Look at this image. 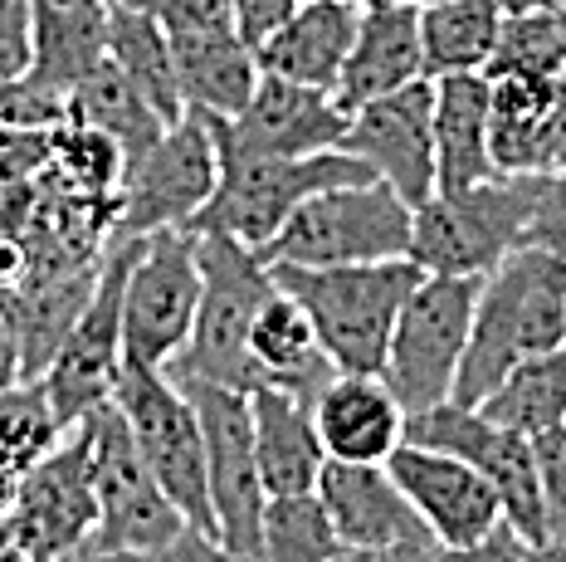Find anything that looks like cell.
Instances as JSON below:
<instances>
[{
  "instance_id": "cell-1",
  "label": "cell",
  "mask_w": 566,
  "mask_h": 562,
  "mask_svg": "<svg viewBox=\"0 0 566 562\" xmlns=\"http://www.w3.org/2000/svg\"><path fill=\"white\" fill-rule=\"evenodd\" d=\"M566 343V260L542 244H517L499 269L483 274L469 347L459 362V406H483L517 362Z\"/></svg>"
},
{
  "instance_id": "cell-2",
  "label": "cell",
  "mask_w": 566,
  "mask_h": 562,
  "mask_svg": "<svg viewBox=\"0 0 566 562\" xmlns=\"http://www.w3.org/2000/svg\"><path fill=\"white\" fill-rule=\"evenodd\" d=\"M200 118H206L210 143H216V196L196 216L191 230H216V236H230L250 244V250L274 240L279 226L313 191L376 177L367 162L347 147L308 152V157H279V152L240 143L230 118H220V113H200Z\"/></svg>"
},
{
  "instance_id": "cell-3",
  "label": "cell",
  "mask_w": 566,
  "mask_h": 562,
  "mask_svg": "<svg viewBox=\"0 0 566 562\" xmlns=\"http://www.w3.org/2000/svg\"><path fill=\"white\" fill-rule=\"evenodd\" d=\"M274 279L308 313L317 343L337 372H381L391 327L424 269L410 254L367 264H269Z\"/></svg>"
},
{
  "instance_id": "cell-4",
  "label": "cell",
  "mask_w": 566,
  "mask_h": 562,
  "mask_svg": "<svg viewBox=\"0 0 566 562\" xmlns=\"http://www.w3.org/2000/svg\"><path fill=\"white\" fill-rule=\"evenodd\" d=\"M200 236V303L186 347L171 367H161L176 382H216L234 392H254V362H250V323L259 303L274 294V269L259 260L250 244L196 230Z\"/></svg>"
},
{
  "instance_id": "cell-5",
  "label": "cell",
  "mask_w": 566,
  "mask_h": 562,
  "mask_svg": "<svg viewBox=\"0 0 566 562\" xmlns=\"http://www.w3.org/2000/svg\"><path fill=\"white\" fill-rule=\"evenodd\" d=\"M537 171L489 177L464 191H434L410 210V260L424 274H489L527 236Z\"/></svg>"
},
{
  "instance_id": "cell-6",
  "label": "cell",
  "mask_w": 566,
  "mask_h": 562,
  "mask_svg": "<svg viewBox=\"0 0 566 562\" xmlns=\"http://www.w3.org/2000/svg\"><path fill=\"white\" fill-rule=\"evenodd\" d=\"M410 210L381 177L327 186L279 226L274 240L259 244L264 264H367L396 260L410 250Z\"/></svg>"
},
{
  "instance_id": "cell-7",
  "label": "cell",
  "mask_w": 566,
  "mask_h": 562,
  "mask_svg": "<svg viewBox=\"0 0 566 562\" xmlns=\"http://www.w3.org/2000/svg\"><path fill=\"white\" fill-rule=\"evenodd\" d=\"M479 289L483 274H424L410 289L381 362V382L406 406V416L430 412V406L454 396V377L479 309Z\"/></svg>"
},
{
  "instance_id": "cell-8",
  "label": "cell",
  "mask_w": 566,
  "mask_h": 562,
  "mask_svg": "<svg viewBox=\"0 0 566 562\" xmlns=\"http://www.w3.org/2000/svg\"><path fill=\"white\" fill-rule=\"evenodd\" d=\"M108 402L123 412L142 465L167 489V499L181 509V519L200 533H216V513H210V489H206V436H200V416L191 396L161 367L123 362Z\"/></svg>"
},
{
  "instance_id": "cell-9",
  "label": "cell",
  "mask_w": 566,
  "mask_h": 562,
  "mask_svg": "<svg viewBox=\"0 0 566 562\" xmlns=\"http://www.w3.org/2000/svg\"><path fill=\"white\" fill-rule=\"evenodd\" d=\"M176 386L191 396L200 416V436H206V489H210V513H216V538L234 558L259 562L269 489L254 455L250 392H234V386H216V382H176Z\"/></svg>"
},
{
  "instance_id": "cell-10",
  "label": "cell",
  "mask_w": 566,
  "mask_h": 562,
  "mask_svg": "<svg viewBox=\"0 0 566 562\" xmlns=\"http://www.w3.org/2000/svg\"><path fill=\"white\" fill-rule=\"evenodd\" d=\"M84 430L93 445V485H98V529H93L88 548H103V553L133 562L167 548L186 529V519L142 465L123 412L113 402H103L98 412L84 416Z\"/></svg>"
},
{
  "instance_id": "cell-11",
  "label": "cell",
  "mask_w": 566,
  "mask_h": 562,
  "mask_svg": "<svg viewBox=\"0 0 566 562\" xmlns=\"http://www.w3.org/2000/svg\"><path fill=\"white\" fill-rule=\"evenodd\" d=\"M200 303V236L191 226L142 236L123 289V362L171 367Z\"/></svg>"
},
{
  "instance_id": "cell-12",
  "label": "cell",
  "mask_w": 566,
  "mask_h": 562,
  "mask_svg": "<svg viewBox=\"0 0 566 562\" xmlns=\"http://www.w3.org/2000/svg\"><path fill=\"white\" fill-rule=\"evenodd\" d=\"M142 236H113L98 260V279L88 289V303L78 309L64 347L44 367V392L64 426H78L88 412H98L113 396V382L123 372V289L133 269Z\"/></svg>"
},
{
  "instance_id": "cell-13",
  "label": "cell",
  "mask_w": 566,
  "mask_h": 562,
  "mask_svg": "<svg viewBox=\"0 0 566 562\" xmlns=\"http://www.w3.org/2000/svg\"><path fill=\"white\" fill-rule=\"evenodd\" d=\"M406 440L434 445V450H450L459 460H469L493 485V495L503 503V519H509L517 533H527L533 543L552 538L533 436L493 420L483 406L440 402V406H430V412L406 416Z\"/></svg>"
},
{
  "instance_id": "cell-14",
  "label": "cell",
  "mask_w": 566,
  "mask_h": 562,
  "mask_svg": "<svg viewBox=\"0 0 566 562\" xmlns=\"http://www.w3.org/2000/svg\"><path fill=\"white\" fill-rule=\"evenodd\" d=\"M216 196V143L196 108H186L117 181L113 236H157L196 226Z\"/></svg>"
},
{
  "instance_id": "cell-15",
  "label": "cell",
  "mask_w": 566,
  "mask_h": 562,
  "mask_svg": "<svg viewBox=\"0 0 566 562\" xmlns=\"http://www.w3.org/2000/svg\"><path fill=\"white\" fill-rule=\"evenodd\" d=\"M342 147L357 152L406 206L434 196V79L371 98L352 113Z\"/></svg>"
},
{
  "instance_id": "cell-16",
  "label": "cell",
  "mask_w": 566,
  "mask_h": 562,
  "mask_svg": "<svg viewBox=\"0 0 566 562\" xmlns=\"http://www.w3.org/2000/svg\"><path fill=\"white\" fill-rule=\"evenodd\" d=\"M386 470L406 489V499L416 503L420 523L430 529V538L440 548L474 543V538H483L503 519V503L493 495V485L450 450L400 440L391 450V460H386Z\"/></svg>"
},
{
  "instance_id": "cell-17",
  "label": "cell",
  "mask_w": 566,
  "mask_h": 562,
  "mask_svg": "<svg viewBox=\"0 0 566 562\" xmlns=\"http://www.w3.org/2000/svg\"><path fill=\"white\" fill-rule=\"evenodd\" d=\"M317 499L342 548H440L386 465L327 460Z\"/></svg>"
},
{
  "instance_id": "cell-18",
  "label": "cell",
  "mask_w": 566,
  "mask_h": 562,
  "mask_svg": "<svg viewBox=\"0 0 566 562\" xmlns=\"http://www.w3.org/2000/svg\"><path fill=\"white\" fill-rule=\"evenodd\" d=\"M347 123L352 113L337 103V93L293 84V79L264 74V69H259V84L244 103V113L230 118L240 143L279 152V157H308V152L342 147Z\"/></svg>"
},
{
  "instance_id": "cell-19",
  "label": "cell",
  "mask_w": 566,
  "mask_h": 562,
  "mask_svg": "<svg viewBox=\"0 0 566 562\" xmlns=\"http://www.w3.org/2000/svg\"><path fill=\"white\" fill-rule=\"evenodd\" d=\"M313 426L327 460L347 465H386L406 440V406L391 396L381 372H337L317 392Z\"/></svg>"
},
{
  "instance_id": "cell-20",
  "label": "cell",
  "mask_w": 566,
  "mask_h": 562,
  "mask_svg": "<svg viewBox=\"0 0 566 562\" xmlns=\"http://www.w3.org/2000/svg\"><path fill=\"white\" fill-rule=\"evenodd\" d=\"M103 260V254H98ZM98 279V264L84 269H25V279L0 289V319L20 347V372L44 377V367L64 347L78 309L88 303V289Z\"/></svg>"
},
{
  "instance_id": "cell-21",
  "label": "cell",
  "mask_w": 566,
  "mask_h": 562,
  "mask_svg": "<svg viewBox=\"0 0 566 562\" xmlns=\"http://www.w3.org/2000/svg\"><path fill=\"white\" fill-rule=\"evenodd\" d=\"M424 79L420 50V6H376L361 10L357 40L347 50V64L337 74V103L357 113L361 103L386 98V93Z\"/></svg>"
},
{
  "instance_id": "cell-22",
  "label": "cell",
  "mask_w": 566,
  "mask_h": 562,
  "mask_svg": "<svg viewBox=\"0 0 566 562\" xmlns=\"http://www.w3.org/2000/svg\"><path fill=\"white\" fill-rule=\"evenodd\" d=\"M357 0H298V10L283 20V30H274L259 44L254 60L264 74L333 93L352 40H357Z\"/></svg>"
},
{
  "instance_id": "cell-23",
  "label": "cell",
  "mask_w": 566,
  "mask_h": 562,
  "mask_svg": "<svg viewBox=\"0 0 566 562\" xmlns=\"http://www.w3.org/2000/svg\"><path fill=\"white\" fill-rule=\"evenodd\" d=\"M250 416H254L259 475H264L269 499L313 495L327 465V450L313 426V402L283 392V386H254Z\"/></svg>"
},
{
  "instance_id": "cell-24",
  "label": "cell",
  "mask_w": 566,
  "mask_h": 562,
  "mask_svg": "<svg viewBox=\"0 0 566 562\" xmlns=\"http://www.w3.org/2000/svg\"><path fill=\"white\" fill-rule=\"evenodd\" d=\"M250 362H254L259 386H283V392L303 396V402H317V392L337 377L308 313L298 309V299L279 279H274V294L259 303L250 323Z\"/></svg>"
},
{
  "instance_id": "cell-25",
  "label": "cell",
  "mask_w": 566,
  "mask_h": 562,
  "mask_svg": "<svg viewBox=\"0 0 566 562\" xmlns=\"http://www.w3.org/2000/svg\"><path fill=\"white\" fill-rule=\"evenodd\" d=\"M499 177L489 152V79H434V191H464Z\"/></svg>"
},
{
  "instance_id": "cell-26",
  "label": "cell",
  "mask_w": 566,
  "mask_h": 562,
  "mask_svg": "<svg viewBox=\"0 0 566 562\" xmlns=\"http://www.w3.org/2000/svg\"><path fill=\"white\" fill-rule=\"evenodd\" d=\"M171 60H176V84H181L186 108L196 113H220L234 118L244 113L250 93L259 84V60L240 40V30H191L171 34Z\"/></svg>"
},
{
  "instance_id": "cell-27",
  "label": "cell",
  "mask_w": 566,
  "mask_h": 562,
  "mask_svg": "<svg viewBox=\"0 0 566 562\" xmlns=\"http://www.w3.org/2000/svg\"><path fill=\"white\" fill-rule=\"evenodd\" d=\"M34 6V79L69 98V89L108 60V0H30Z\"/></svg>"
},
{
  "instance_id": "cell-28",
  "label": "cell",
  "mask_w": 566,
  "mask_h": 562,
  "mask_svg": "<svg viewBox=\"0 0 566 562\" xmlns=\"http://www.w3.org/2000/svg\"><path fill=\"white\" fill-rule=\"evenodd\" d=\"M108 60L147 93V103L167 123L186 113L181 84H176L171 34L147 0H108Z\"/></svg>"
},
{
  "instance_id": "cell-29",
  "label": "cell",
  "mask_w": 566,
  "mask_h": 562,
  "mask_svg": "<svg viewBox=\"0 0 566 562\" xmlns=\"http://www.w3.org/2000/svg\"><path fill=\"white\" fill-rule=\"evenodd\" d=\"M503 30L499 0H424L420 6V50L424 79L483 74Z\"/></svg>"
},
{
  "instance_id": "cell-30",
  "label": "cell",
  "mask_w": 566,
  "mask_h": 562,
  "mask_svg": "<svg viewBox=\"0 0 566 562\" xmlns=\"http://www.w3.org/2000/svg\"><path fill=\"white\" fill-rule=\"evenodd\" d=\"M69 118H74V123H88V127H103V133H108L113 143L123 147L127 162H137L142 152H147V147L171 127V123L147 103V93H142L113 60H103V64L84 79V84L69 89Z\"/></svg>"
},
{
  "instance_id": "cell-31",
  "label": "cell",
  "mask_w": 566,
  "mask_h": 562,
  "mask_svg": "<svg viewBox=\"0 0 566 562\" xmlns=\"http://www.w3.org/2000/svg\"><path fill=\"white\" fill-rule=\"evenodd\" d=\"M552 93H557V79H489V152L499 177L537 171V137Z\"/></svg>"
},
{
  "instance_id": "cell-32",
  "label": "cell",
  "mask_w": 566,
  "mask_h": 562,
  "mask_svg": "<svg viewBox=\"0 0 566 562\" xmlns=\"http://www.w3.org/2000/svg\"><path fill=\"white\" fill-rule=\"evenodd\" d=\"M489 79H562L566 74V10L562 6H527L509 10L493 44Z\"/></svg>"
},
{
  "instance_id": "cell-33",
  "label": "cell",
  "mask_w": 566,
  "mask_h": 562,
  "mask_svg": "<svg viewBox=\"0 0 566 562\" xmlns=\"http://www.w3.org/2000/svg\"><path fill=\"white\" fill-rule=\"evenodd\" d=\"M483 412L523 430V436H537V430H552L557 420H566V343L517 362L509 382L483 402Z\"/></svg>"
},
{
  "instance_id": "cell-34",
  "label": "cell",
  "mask_w": 566,
  "mask_h": 562,
  "mask_svg": "<svg viewBox=\"0 0 566 562\" xmlns=\"http://www.w3.org/2000/svg\"><path fill=\"white\" fill-rule=\"evenodd\" d=\"M64 420H59L44 377H20L10 386H0V460L10 470L25 475L40 455H50L59 436H64Z\"/></svg>"
},
{
  "instance_id": "cell-35",
  "label": "cell",
  "mask_w": 566,
  "mask_h": 562,
  "mask_svg": "<svg viewBox=\"0 0 566 562\" xmlns=\"http://www.w3.org/2000/svg\"><path fill=\"white\" fill-rule=\"evenodd\" d=\"M337 533L327 523L323 499L313 495H289L269 499L264 509V538H259V562H333L337 558Z\"/></svg>"
},
{
  "instance_id": "cell-36",
  "label": "cell",
  "mask_w": 566,
  "mask_h": 562,
  "mask_svg": "<svg viewBox=\"0 0 566 562\" xmlns=\"http://www.w3.org/2000/svg\"><path fill=\"white\" fill-rule=\"evenodd\" d=\"M50 171L64 186L84 191V196H117V181H123V171H127V157H123V147L103 133V127L64 118L50 133Z\"/></svg>"
},
{
  "instance_id": "cell-37",
  "label": "cell",
  "mask_w": 566,
  "mask_h": 562,
  "mask_svg": "<svg viewBox=\"0 0 566 562\" xmlns=\"http://www.w3.org/2000/svg\"><path fill=\"white\" fill-rule=\"evenodd\" d=\"M64 118H69V98L44 84V79H34V74L0 79V127H40V133H54Z\"/></svg>"
},
{
  "instance_id": "cell-38",
  "label": "cell",
  "mask_w": 566,
  "mask_h": 562,
  "mask_svg": "<svg viewBox=\"0 0 566 562\" xmlns=\"http://www.w3.org/2000/svg\"><path fill=\"white\" fill-rule=\"evenodd\" d=\"M50 167V133L40 127H0V196L25 191Z\"/></svg>"
},
{
  "instance_id": "cell-39",
  "label": "cell",
  "mask_w": 566,
  "mask_h": 562,
  "mask_svg": "<svg viewBox=\"0 0 566 562\" xmlns=\"http://www.w3.org/2000/svg\"><path fill=\"white\" fill-rule=\"evenodd\" d=\"M533 450H537L542 499H547V529L552 538H566V420H557L552 430H537Z\"/></svg>"
},
{
  "instance_id": "cell-40",
  "label": "cell",
  "mask_w": 566,
  "mask_h": 562,
  "mask_svg": "<svg viewBox=\"0 0 566 562\" xmlns=\"http://www.w3.org/2000/svg\"><path fill=\"white\" fill-rule=\"evenodd\" d=\"M523 244H542V250L566 260V177L537 171V196H533V216H527Z\"/></svg>"
},
{
  "instance_id": "cell-41",
  "label": "cell",
  "mask_w": 566,
  "mask_h": 562,
  "mask_svg": "<svg viewBox=\"0 0 566 562\" xmlns=\"http://www.w3.org/2000/svg\"><path fill=\"white\" fill-rule=\"evenodd\" d=\"M34 69V6L0 0V79H20Z\"/></svg>"
},
{
  "instance_id": "cell-42",
  "label": "cell",
  "mask_w": 566,
  "mask_h": 562,
  "mask_svg": "<svg viewBox=\"0 0 566 562\" xmlns=\"http://www.w3.org/2000/svg\"><path fill=\"white\" fill-rule=\"evenodd\" d=\"M434 562H533V538L517 533L509 519H499L483 538L459 548H434Z\"/></svg>"
},
{
  "instance_id": "cell-43",
  "label": "cell",
  "mask_w": 566,
  "mask_h": 562,
  "mask_svg": "<svg viewBox=\"0 0 566 562\" xmlns=\"http://www.w3.org/2000/svg\"><path fill=\"white\" fill-rule=\"evenodd\" d=\"M167 34L191 30H234V0H147Z\"/></svg>"
},
{
  "instance_id": "cell-44",
  "label": "cell",
  "mask_w": 566,
  "mask_h": 562,
  "mask_svg": "<svg viewBox=\"0 0 566 562\" xmlns=\"http://www.w3.org/2000/svg\"><path fill=\"white\" fill-rule=\"evenodd\" d=\"M293 10H298V0H234V30H240V40L250 50H259L269 34L283 30V20Z\"/></svg>"
},
{
  "instance_id": "cell-45",
  "label": "cell",
  "mask_w": 566,
  "mask_h": 562,
  "mask_svg": "<svg viewBox=\"0 0 566 562\" xmlns=\"http://www.w3.org/2000/svg\"><path fill=\"white\" fill-rule=\"evenodd\" d=\"M137 562H244V558H234L216 533H200V529L186 523V529L176 533L167 548H157V553H147V558H137Z\"/></svg>"
},
{
  "instance_id": "cell-46",
  "label": "cell",
  "mask_w": 566,
  "mask_h": 562,
  "mask_svg": "<svg viewBox=\"0 0 566 562\" xmlns=\"http://www.w3.org/2000/svg\"><path fill=\"white\" fill-rule=\"evenodd\" d=\"M537 171H547V177H566V74L557 79L547 123H542V137H537Z\"/></svg>"
},
{
  "instance_id": "cell-47",
  "label": "cell",
  "mask_w": 566,
  "mask_h": 562,
  "mask_svg": "<svg viewBox=\"0 0 566 562\" xmlns=\"http://www.w3.org/2000/svg\"><path fill=\"white\" fill-rule=\"evenodd\" d=\"M333 562H434V548H337Z\"/></svg>"
},
{
  "instance_id": "cell-48",
  "label": "cell",
  "mask_w": 566,
  "mask_h": 562,
  "mask_svg": "<svg viewBox=\"0 0 566 562\" xmlns=\"http://www.w3.org/2000/svg\"><path fill=\"white\" fill-rule=\"evenodd\" d=\"M30 269V254H25V240L15 236V230H0V289L20 284Z\"/></svg>"
},
{
  "instance_id": "cell-49",
  "label": "cell",
  "mask_w": 566,
  "mask_h": 562,
  "mask_svg": "<svg viewBox=\"0 0 566 562\" xmlns=\"http://www.w3.org/2000/svg\"><path fill=\"white\" fill-rule=\"evenodd\" d=\"M20 377H25V372H20V347H15V337H10L6 319H0V386L20 382Z\"/></svg>"
},
{
  "instance_id": "cell-50",
  "label": "cell",
  "mask_w": 566,
  "mask_h": 562,
  "mask_svg": "<svg viewBox=\"0 0 566 562\" xmlns=\"http://www.w3.org/2000/svg\"><path fill=\"white\" fill-rule=\"evenodd\" d=\"M15 499H20V470H10V465L0 460V519L15 509Z\"/></svg>"
},
{
  "instance_id": "cell-51",
  "label": "cell",
  "mask_w": 566,
  "mask_h": 562,
  "mask_svg": "<svg viewBox=\"0 0 566 562\" xmlns=\"http://www.w3.org/2000/svg\"><path fill=\"white\" fill-rule=\"evenodd\" d=\"M54 562H133V558H117V553H103V548H74V553H64V558H54Z\"/></svg>"
},
{
  "instance_id": "cell-52",
  "label": "cell",
  "mask_w": 566,
  "mask_h": 562,
  "mask_svg": "<svg viewBox=\"0 0 566 562\" xmlns=\"http://www.w3.org/2000/svg\"><path fill=\"white\" fill-rule=\"evenodd\" d=\"M533 562H566V538H542V543H533Z\"/></svg>"
},
{
  "instance_id": "cell-53",
  "label": "cell",
  "mask_w": 566,
  "mask_h": 562,
  "mask_svg": "<svg viewBox=\"0 0 566 562\" xmlns=\"http://www.w3.org/2000/svg\"><path fill=\"white\" fill-rule=\"evenodd\" d=\"M361 10H376V6H416V0H357Z\"/></svg>"
},
{
  "instance_id": "cell-54",
  "label": "cell",
  "mask_w": 566,
  "mask_h": 562,
  "mask_svg": "<svg viewBox=\"0 0 566 562\" xmlns=\"http://www.w3.org/2000/svg\"><path fill=\"white\" fill-rule=\"evenodd\" d=\"M552 6H562V10H566V0H552Z\"/></svg>"
},
{
  "instance_id": "cell-55",
  "label": "cell",
  "mask_w": 566,
  "mask_h": 562,
  "mask_svg": "<svg viewBox=\"0 0 566 562\" xmlns=\"http://www.w3.org/2000/svg\"><path fill=\"white\" fill-rule=\"evenodd\" d=\"M416 6H424V0H416Z\"/></svg>"
}]
</instances>
